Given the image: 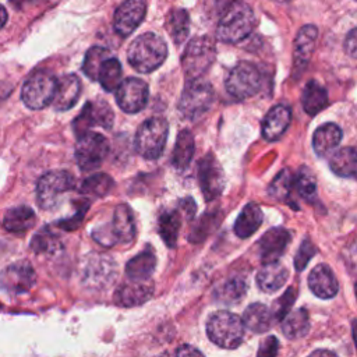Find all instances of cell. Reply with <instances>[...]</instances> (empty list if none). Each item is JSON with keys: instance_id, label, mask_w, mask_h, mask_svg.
Masks as SVG:
<instances>
[{"instance_id": "obj_1", "label": "cell", "mask_w": 357, "mask_h": 357, "mask_svg": "<svg viewBox=\"0 0 357 357\" xmlns=\"http://www.w3.org/2000/svg\"><path fill=\"white\" fill-rule=\"evenodd\" d=\"M167 46L165 40L152 32L137 36L127 50L130 66L138 73H151L166 60Z\"/></svg>"}, {"instance_id": "obj_2", "label": "cell", "mask_w": 357, "mask_h": 357, "mask_svg": "<svg viewBox=\"0 0 357 357\" xmlns=\"http://www.w3.org/2000/svg\"><path fill=\"white\" fill-rule=\"evenodd\" d=\"M254 24L252 8L244 1H234L218 22L216 38L225 43H237L251 33Z\"/></svg>"}, {"instance_id": "obj_3", "label": "cell", "mask_w": 357, "mask_h": 357, "mask_svg": "<svg viewBox=\"0 0 357 357\" xmlns=\"http://www.w3.org/2000/svg\"><path fill=\"white\" fill-rule=\"evenodd\" d=\"M206 335L219 347L236 349L244 336L243 319L229 311L213 312L206 321Z\"/></svg>"}, {"instance_id": "obj_4", "label": "cell", "mask_w": 357, "mask_h": 357, "mask_svg": "<svg viewBox=\"0 0 357 357\" xmlns=\"http://www.w3.org/2000/svg\"><path fill=\"white\" fill-rule=\"evenodd\" d=\"M216 57L215 42L208 36H197L188 42L181 57V66L188 79L202 77Z\"/></svg>"}, {"instance_id": "obj_5", "label": "cell", "mask_w": 357, "mask_h": 357, "mask_svg": "<svg viewBox=\"0 0 357 357\" xmlns=\"http://www.w3.org/2000/svg\"><path fill=\"white\" fill-rule=\"evenodd\" d=\"M169 124L162 117L145 120L135 134V149L145 159H158L166 145Z\"/></svg>"}, {"instance_id": "obj_6", "label": "cell", "mask_w": 357, "mask_h": 357, "mask_svg": "<svg viewBox=\"0 0 357 357\" xmlns=\"http://www.w3.org/2000/svg\"><path fill=\"white\" fill-rule=\"evenodd\" d=\"M213 100V88L212 85L199 78L188 79L185 84L180 102H178V110L181 116L190 120H195L199 116H202L212 105Z\"/></svg>"}, {"instance_id": "obj_7", "label": "cell", "mask_w": 357, "mask_h": 357, "mask_svg": "<svg viewBox=\"0 0 357 357\" xmlns=\"http://www.w3.org/2000/svg\"><path fill=\"white\" fill-rule=\"evenodd\" d=\"M57 78L45 70H39L29 75L22 85L21 98L29 109H43L49 106L56 95Z\"/></svg>"}, {"instance_id": "obj_8", "label": "cell", "mask_w": 357, "mask_h": 357, "mask_svg": "<svg viewBox=\"0 0 357 357\" xmlns=\"http://www.w3.org/2000/svg\"><path fill=\"white\" fill-rule=\"evenodd\" d=\"M225 85L233 98L247 99L261 89L262 75L254 64L240 61L230 70Z\"/></svg>"}, {"instance_id": "obj_9", "label": "cell", "mask_w": 357, "mask_h": 357, "mask_svg": "<svg viewBox=\"0 0 357 357\" xmlns=\"http://www.w3.org/2000/svg\"><path fill=\"white\" fill-rule=\"evenodd\" d=\"M74 177L66 170H52L45 173L36 184V201L42 209H53L60 195L73 190Z\"/></svg>"}, {"instance_id": "obj_10", "label": "cell", "mask_w": 357, "mask_h": 357, "mask_svg": "<svg viewBox=\"0 0 357 357\" xmlns=\"http://www.w3.org/2000/svg\"><path fill=\"white\" fill-rule=\"evenodd\" d=\"M109 153V141L99 132L86 131L78 137L75 145V160L84 172L98 169Z\"/></svg>"}, {"instance_id": "obj_11", "label": "cell", "mask_w": 357, "mask_h": 357, "mask_svg": "<svg viewBox=\"0 0 357 357\" xmlns=\"http://www.w3.org/2000/svg\"><path fill=\"white\" fill-rule=\"evenodd\" d=\"M198 183L206 201L216 199L225 188V172L213 153L205 155L198 163Z\"/></svg>"}, {"instance_id": "obj_12", "label": "cell", "mask_w": 357, "mask_h": 357, "mask_svg": "<svg viewBox=\"0 0 357 357\" xmlns=\"http://www.w3.org/2000/svg\"><path fill=\"white\" fill-rule=\"evenodd\" d=\"M114 120V114L112 107L109 106L107 102L105 100H95V102H88L84 109L81 110L79 116L74 119L73 128L77 137L85 134L92 128L93 126H100L106 130L112 128Z\"/></svg>"}, {"instance_id": "obj_13", "label": "cell", "mask_w": 357, "mask_h": 357, "mask_svg": "<svg viewBox=\"0 0 357 357\" xmlns=\"http://www.w3.org/2000/svg\"><path fill=\"white\" fill-rule=\"evenodd\" d=\"M36 273L26 261H18L6 266L0 273V287L10 294L26 293L35 284Z\"/></svg>"}, {"instance_id": "obj_14", "label": "cell", "mask_w": 357, "mask_h": 357, "mask_svg": "<svg viewBox=\"0 0 357 357\" xmlns=\"http://www.w3.org/2000/svg\"><path fill=\"white\" fill-rule=\"evenodd\" d=\"M148 85L139 78H127L120 82L116 89V100L126 113H137L142 110L148 102Z\"/></svg>"}, {"instance_id": "obj_15", "label": "cell", "mask_w": 357, "mask_h": 357, "mask_svg": "<svg viewBox=\"0 0 357 357\" xmlns=\"http://www.w3.org/2000/svg\"><path fill=\"white\" fill-rule=\"evenodd\" d=\"M146 13L145 0H126L123 1L113 18V28L120 36H128L142 22Z\"/></svg>"}, {"instance_id": "obj_16", "label": "cell", "mask_w": 357, "mask_h": 357, "mask_svg": "<svg viewBox=\"0 0 357 357\" xmlns=\"http://www.w3.org/2000/svg\"><path fill=\"white\" fill-rule=\"evenodd\" d=\"M291 240V234L284 227H272L259 238L258 248L259 255L264 262L278 261L282 254L286 251L289 243Z\"/></svg>"}, {"instance_id": "obj_17", "label": "cell", "mask_w": 357, "mask_h": 357, "mask_svg": "<svg viewBox=\"0 0 357 357\" xmlns=\"http://www.w3.org/2000/svg\"><path fill=\"white\" fill-rule=\"evenodd\" d=\"M153 293V283L146 280H132L128 279L116 290L114 301L121 307H135L144 304L151 298Z\"/></svg>"}, {"instance_id": "obj_18", "label": "cell", "mask_w": 357, "mask_h": 357, "mask_svg": "<svg viewBox=\"0 0 357 357\" xmlns=\"http://www.w3.org/2000/svg\"><path fill=\"white\" fill-rule=\"evenodd\" d=\"M317 38H318V29L315 25H304L297 32L294 39L293 61L298 73L303 71L310 63V59L315 49Z\"/></svg>"}, {"instance_id": "obj_19", "label": "cell", "mask_w": 357, "mask_h": 357, "mask_svg": "<svg viewBox=\"0 0 357 357\" xmlns=\"http://www.w3.org/2000/svg\"><path fill=\"white\" fill-rule=\"evenodd\" d=\"M81 79L75 74H66L57 78L56 95L53 99V107L57 112L71 109L81 95Z\"/></svg>"}, {"instance_id": "obj_20", "label": "cell", "mask_w": 357, "mask_h": 357, "mask_svg": "<svg viewBox=\"0 0 357 357\" xmlns=\"http://www.w3.org/2000/svg\"><path fill=\"white\" fill-rule=\"evenodd\" d=\"M291 120L290 107L284 105L273 106L262 121V137L266 141H278L287 130Z\"/></svg>"}, {"instance_id": "obj_21", "label": "cell", "mask_w": 357, "mask_h": 357, "mask_svg": "<svg viewBox=\"0 0 357 357\" xmlns=\"http://www.w3.org/2000/svg\"><path fill=\"white\" fill-rule=\"evenodd\" d=\"M308 287L319 298H332L339 290V284L332 269L325 264L317 265L310 272Z\"/></svg>"}, {"instance_id": "obj_22", "label": "cell", "mask_w": 357, "mask_h": 357, "mask_svg": "<svg viewBox=\"0 0 357 357\" xmlns=\"http://www.w3.org/2000/svg\"><path fill=\"white\" fill-rule=\"evenodd\" d=\"M109 226L117 243L130 244L135 237L134 215L131 208L126 204L116 206L112 223H109Z\"/></svg>"}, {"instance_id": "obj_23", "label": "cell", "mask_w": 357, "mask_h": 357, "mask_svg": "<svg viewBox=\"0 0 357 357\" xmlns=\"http://www.w3.org/2000/svg\"><path fill=\"white\" fill-rule=\"evenodd\" d=\"M289 278V271L278 261L264 262L257 275V284L265 293H273L284 286Z\"/></svg>"}, {"instance_id": "obj_24", "label": "cell", "mask_w": 357, "mask_h": 357, "mask_svg": "<svg viewBox=\"0 0 357 357\" xmlns=\"http://www.w3.org/2000/svg\"><path fill=\"white\" fill-rule=\"evenodd\" d=\"M342 139V130L335 123H325L318 127L312 135V146L317 155L328 156Z\"/></svg>"}, {"instance_id": "obj_25", "label": "cell", "mask_w": 357, "mask_h": 357, "mask_svg": "<svg viewBox=\"0 0 357 357\" xmlns=\"http://www.w3.org/2000/svg\"><path fill=\"white\" fill-rule=\"evenodd\" d=\"M36 216L33 211L26 205H18L8 209L3 219V226L11 233H25L35 225Z\"/></svg>"}, {"instance_id": "obj_26", "label": "cell", "mask_w": 357, "mask_h": 357, "mask_svg": "<svg viewBox=\"0 0 357 357\" xmlns=\"http://www.w3.org/2000/svg\"><path fill=\"white\" fill-rule=\"evenodd\" d=\"M273 319L275 318L272 315V311L261 303H254L248 305L243 314L244 326L255 333H262L271 329Z\"/></svg>"}, {"instance_id": "obj_27", "label": "cell", "mask_w": 357, "mask_h": 357, "mask_svg": "<svg viewBox=\"0 0 357 357\" xmlns=\"http://www.w3.org/2000/svg\"><path fill=\"white\" fill-rule=\"evenodd\" d=\"M261 223H262L261 208L257 204L250 202L241 209L238 218L236 219L234 233L240 238H247L259 229Z\"/></svg>"}, {"instance_id": "obj_28", "label": "cell", "mask_w": 357, "mask_h": 357, "mask_svg": "<svg viewBox=\"0 0 357 357\" xmlns=\"http://www.w3.org/2000/svg\"><path fill=\"white\" fill-rule=\"evenodd\" d=\"M156 266V257L151 248L144 250L126 265V275L132 280H146L151 278Z\"/></svg>"}, {"instance_id": "obj_29", "label": "cell", "mask_w": 357, "mask_h": 357, "mask_svg": "<svg viewBox=\"0 0 357 357\" xmlns=\"http://www.w3.org/2000/svg\"><path fill=\"white\" fill-rule=\"evenodd\" d=\"M331 170L340 177L357 176V152L353 146H346L335 151L329 160Z\"/></svg>"}, {"instance_id": "obj_30", "label": "cell", "mask_w": 357, "mask_h": 357, "mask_svg": "<svg viewBox=\"0 0 357 357\" xmlns=\"http://www.w3.org/2000/svg\"><path fill=\"white\" fill-rule=\"evenodd\" d=\"M301 103H303L304 112L308 113L310 116H314L328 106L329 103L328 93L325 88L321 86L317 81H310L304 86V91L301 95Z\"/></svg>"}, {"instance_id": "obj_31", "label": "cell", "mask_w": 357, "mask_h": 357, "mask_svg": "<svg viewBox=\"0 0 357 357\" xmlns=\"http://www.w3.org/2000/svg\"><path fill=\"white\" fill-rule=\"evenodd\" d=\"M194 137L190 130H181L176 138V145L172 152V163L177 169H185L194 155Z\"/></svg>"}, {"instance_id": "obj_32", "label": "cell", "mask_w": 357, "mask_h": 357, "mask_svg": "<svg viewBox=\"0 0 357 357\" xmlns=\"http://www.w3.org/2000/svg\"><path fill=\"white\" fill-rule=\"evenodd\" d=\"M282 321V331L289 339H300L310 331V318L304 308L289 311Z\"/></svg>"}, {"instance_id": "obj_33", "label": "cell", "mask_w": 357, "mask_h": 357, "mask_svg": "<svg viewBox=\"0 0 357 357\" xmlns=\"http://www.w3.org/2000/svg\"><path fill=\"white\" fill-rule=\"evenodd\" d=\"M181 226V213L178 211H165L159 216V233L167 247H174L177 243Z\"/></svg>"}, {"instance_id": "obj_34", "label": "cell", "mask_w": 357, "mask_h": 357, "mask_svg": "<svg viewBox=\"0 0 357 357\" xmlns=\"http://www.w3.org/2000/svg\"><path fill=\"white\" fill-rule=\"evenodd\" d=\"M166 28L172 39L180 45L188 36L190 32V18L188 13L183 8H174L169 13L166 20Z\"/></svg>"}, {"instance_id": "obj_35", "label": "cell", "mask_w": 357, "mask_h": 357, "mask_svg": "<svg viewBox=\"0 0 357 357\" xmlns=\"http://www.w3.org/2000/svg\"><path fill=\"white\" fill-rule=\"evenodd\" d=\"M247 291V283L243 278H230L225 283H222L216 290V298L229 305L237 304Z\"/></svg>"}, {"instance_id": "obj_36", "label": "cell", "mask_w": 357, "mask_h": 357, "mask_svg": "<svg viewBox=\"0 0 357 357\" xmlns=\"http://www.w3.org/2000/svg\"><path fill=\"white\" fill-rule=\"evenodd\" d=\"M98 81L107 92L116 91L121 82V64L116 57H107L99 70Z\"/></svg>"}, {"instance_id": "obj_37", "label": "cell", "mask_w": 357, "mask_h": 357, "mask_svg": "<svg viewBox=\"0 0 357 357\" xmlns=\"http://www.w3.org/2000/svg\"><path fill=\"white\" fill-rule=\"evenodd\" d=\"M293 184L294 190L301 198L310 202H312L317 198V178L307 166H301L297 170L293 178Z\"/></svg>"}, {"instance_id": "obj_38", "label": "cell", "mask_w": 357, "mask_h": 357, "mask_svg": "<svg viewBox=\"0 0 357 357\" xmlns=\"http://www.w3.org/2000/svg\"><path fill=\"white\" fill-rule=\"evenodd\" d=\"M114 185L113 178L106 173H96L82 181L79 185V192L85 195L93 197H105L107 195Z\"/></svg>"}, {"instance_id": "obj_39", "label": "cell", "mask_w": 357, "mask_h": 357, "mask_svg": "<svg viewBox=\"0 0 357 357\" xmlns=\"http://www.w3.org/2000/svg\"><path fill=\"white\" fill-rule=\"evenodd\" d=\"M293 178H294V176H291L290 170L283 169L271 183L269 195L280 202H287L290 199L291 190L294 188Z\"/></svg>"}, {"instance_id": "obj_40", "label": "cell", "mask_w": 357, "mask_h": 357, "mask_svg": "<svg viewBox=\"0 0 357 357\" xmlns=\"http://www.w3.org/2000/svg\"><path fill=\"white\" fill-rule=\"evenodd\" d=\"M60 245L59 237L50 230V227H43L39 230L31 241V248L36 254H53L60 248Z\"/></svg>"}, {"instance_id": "obj_41", "label": "cell", "mask_w": 357, "mask_h": 357, "mask_svg": "<svg viewBox=\"0 0 357 357\" xmlns=\"http://www.w3.org/2000/svg\"><path fill=\"white\" fill-rule=\"evenodd\" d=\"M109 57V50L100 46H92L84 59V64H82V71L85 73L86 77H89L91 79L96 81L98 75H99V70L102 63Z\"/></svg>"}, {"instance_id": "obj_42", "label": "cell", "mask_w": 357, "mask_h": 357, "mask_svg": "<svg viewBox=\"0 0 357 357\" xmlns=\"http://www.w3.org/2000/svg\"><path fill=\"white\" fill-rule=\"evenodd\" d=\"M296 296H297V291H296V289L294 287H289L286 291H284V294L283 296H280L276 301H275V304L272 305V315H273V318L275 319H283L286 315H287V312L290 311V308H291V305H293V303H294V300H296Z\"/></svg>"}, {"instance_id": "obj_43", "label": "cell", "mask_w": 357, "mask_h": 357, "mask_svg": "<svg viewBox=\"0 0 357 357\" xmlns=\"http://www.w3.org/2000/svg\"><path fill=\"white\" fill-rule=\"evenodd\" d=\"M317 252V248L314 247V244L311 243L310 238H304L303 243L300 244L296 257H294V266L297 271H303L305 268V265L310 262V259L314 257V254Z\"/></svg>"}, {"instance_id": "obj_44", "label": "cell", "mask_w": 357, "mask_h": 357, "mask_svg": "<svg viewBox=\"0 0 357 357\" xmlns=\"http://www.w3.org/2000/svg\"><path fill=\"white\" fill-rule=\"evenodd\" d=\"M88 206H89L88 199H82V201H81V208L77 211V213H75L73 218L60 220V222L57 223V226L61 227V229H64V230H74V229H77V227L81 225V220H82V218H84L85 211L88 209Z\"/></svg>"}, {"instance_id": "obj_45", "label": "cell", "mask_w": 357, "mask_h": 357, "mask_svg": "<svg viewBox=\"0 0 357 357\" xmlns=\"http://www.w3.org/2000/svg\"><path fill=\"white\" fill-rule=\"evenodd\" d=\"M279 350L278 339L273 336H268L264 342H261V346L258 349V356H276Z\"/></svg>"}, {"instance_id": "obj_46", "label": "cell", "mask_w": 357, "mask_h": 357, "mask_svg": "<svg viewBox=\"0 0 357 357\" xmlns=\"http://www.w3.org/2000/svg\"><path fill=\"white\" fill-rule=\"evenodd\" d=\"M344 50L350 57L357 59V28L351 29L347 33L344 39Z\"/></svg>"}, {"instance_id": "obj_47", "label": "cell", "mask_w": 357, "mask_h": 357, "mask_svg": "<svg viewBox=\"0 0 357 357\" xmlns=\"http://www.w3.org/2000/svg\"><path fill=\"white\" fill-rule=\"evenodd\" d=\"M195 211H197V205L192 201V198H185L180 201V212H184V216L192 218L195 215Z\"/></svg>"}, {"instance_id": "obj_48", "label": "cell", "mask_w": 357, "mask_h": 357, "mask_svg": "<svg viewBox=\"0 0 357 357\" xmlns=\"http://www.w3.org/2000/svg\"><path fill=\"white\" fill-rule=\"evenodd\" d=\"M176 354H177V356H195V354L201 356L202 353H201L199 350H197L195 347L190 346V344H184V346H181V347L176 351Z\"/></svg>"}, {"instance_id": "obj_49", "label": "cell", "mask_w": 357, "mask_h": 357, "mask_svg": "<svg viewBox=\"0 0 357 357\" xmlns=\"http://www.w3.org/2000/svg\"><path fill=\"white\" fill-rule=\"evenodd\" d=\"M10 91H11V86H10V85H6V84L0 82V102L7 98V95L10 93Z\"/></svg>"}, {"instance_id": "obj_50", "label": "cell", "mask_w": 357, "mask_h": 357, "mask_svg": "<svg viewBox=\"0 0 357 357\" xmlns=\"http://www.w3.org/2000/svg\"><path fill=\"white\" fill-rule=\"evenodd\" d=\"M6 22H7V11H6V8L0 4V28H3Z\"/></svg>"}, {"instance_id": "obj_51", "label": "cell", "mask_w": 357, "mask_h": 357, "mask_svg": "<svg viewBox=\"0 0 357 357\" xmlns=\"http://www.w3.org/2000/svg\"><path fill=\"white\" fill-rule=\"evenodd\" d=\"M351 333H353V339H354V343L357 347V319H354L351 322Z\"/></svg>"}, {"instance_id": "obj_52", "label": "cell", "mask_w": 357, "mask_h": 357, "mask_svg": "<svg viewBox=\"0 0 357 357\" xmlns=\"http://www.w3.org/2000/svg\"><path fill=\"white\" fill-rule=\"evenodd\" d=\"M321 354H328V356H335V353L329 351V350H317L312 353V356H321Z\"/></svg>"}, {"instance_id": "obj_53", "label": "cell", "mask_w": 357, "mask_h": 357, "mask_svg": "<svg viewBox=\"0 0 357 357\" xmlns=\"http://www.w3.org/2000/svg\"><path fill=\"white\" fill-rule=\"evenodd\" d=\"M10 1H13L15 7H21V4H25L28 0H10Z\"/></svg>"}, {"instance_id": "obj_54", "label": "cell", "mask_w": 357, "mask_h": 357, "mask_svg": "<svg viewBox=\"0 0 357 357\" xmlns=\"http://www.w3.org/2000/svg\"><path fill=\"white\" fill-rule=\"evenodd\" d=\"M275 1H280V3H283V1H287V0H275Z\"/></svg>"}, {"instance_id": "obj_55", "label": "cell", "mask_w": 357, "mask_h": 357, "mask_svg": "<svg viewBox=\"0 0 357 357\" xmlns=\"http://www.w3.org/2000/svg\"><path fill=\"white\" fill-rule=\"evenodd\" d=\"M356 296H357V282H356Z\"/></svg>"}, {"instance_id": "obj_56", "label": "cell", "mask_w": 357, "mask_h": 357, "mask_svg": "<svg viewBox=\"0 0 357 357\" xmlns=\"http://www.w3.org/2000/svg\"><path fill=\"white\" fill-rule=\"evenodd\" d=\"M354 148H356V152H357V145H356V146H354ZM356 178H357V176H356Z\"/></svg>"}]
</instances>
